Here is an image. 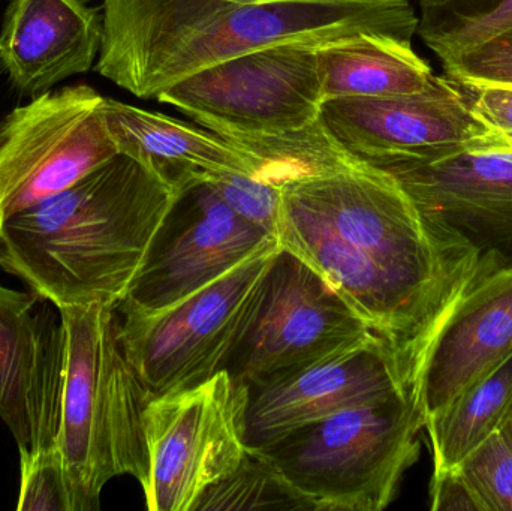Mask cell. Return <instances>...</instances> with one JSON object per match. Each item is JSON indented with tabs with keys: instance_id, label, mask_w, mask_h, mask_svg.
Here are the masks:
<instances>
[{
	"instance_id": "1",
	"label": "cell",
	"mask_w": 512,
	"mask_h": 511,
	"mask_svg": "<svg viewBox=\"0 0 512 511\" xmlns=\"http://www.w3.org/2000/svg\"><path fill=\"white\" fill-rule=\"evenodd\" d=\"M277 242L399 357L420 390L433 342L478 281V257L427 224L396 177L349 153L282 183Z\"/></svg>"
},
{
	"instance_id": "2",
	"label": "cell",
	"mask_w": 512,
	"mask_h": 511,
	"mask_svg": "<svg viewBox=\"0 0 512 511\" xmlns=\"http://www.w3.org/2000/svg\"><path fill=\"white\" fill-rule=\"evenodd\" d=\"M408 0H104L96 72L141 99L233 57L357 35L412 42Z\"/></svg>"
},
{
	"instance_id": "3",
	"label": "cell",
	"mask_w": 512,
	"mask_h": 511,
	"mask_svg": "<svg viewBox=\"0 0 512 511\" xmlns=\"http://www.w3.org/2000/svg\"><path fill=\"white\" fill-rule=\"evenodd\" d=\"M185 192L125 153L0 227V267L56 308L116 306Z\"/></svg>"
},
{
	"instance_id": "4",
	"label": "cell",
	"mask_w": 512,
	"mask_h": 511,
	"mask_svg": "<svg viewBox=\"0 0 512 511\" xmlns=\"http://www.w3.org/2000/svg\"><path fill=\"white\" fill-rule=\"evenodd\" d=\"M59 311L66 365L56 443L84 511H95L110 480H146L144 411L153 396L120 344L116 306Z\"/></svg>"
},
{
	"instance_id": "5",
	"label": "cell",
	"mask_w": 512,
	"mask_h": 511,
	"mask_svg": "<svg viewBox=\"0 0 512 511\" xmlns=\"http://www.w3.org/2000/svg\"><path fill=\"white\" fill-rule=\"evenodd\" d=\"M420 395L399 389L310 423L264 449L313 511H381L420 458Z\"/></svg>"
},
{
	"instance_id": "6",
	"label": "cell",
	"mask_w": 512,
	"mask_h": 511,
	"mask_svg": "<svg viewBox=\"0 0 512 511\" xmlns=\"http://www.w3.org/2000/svg\"><path fill=\"white\" fill-rule=\"evenodd\" d=\"M268 243L212 284L155 314L117 312L123 351L150 395L209 380L225 369L254 318L280 251Z\"/></svg>"
},
{
	"instance_id": "7",
	"label": "cell",
	"mask_w": 512,
	"mask_h": 511,
	"mask_svg": "<svg viewBox=\"0 0 512 511\" xmlns=\"http://www.w3.org/2000/svg\"><path fill=\"white\" fill-rule=\"evenodd\" d=\"M251 389L227 369L203 383L153 396L144 411L150 511H194L204 492L227 479L248 453Z\"/></svg>"
},
{
	"instance_id": "8",
	"label": "cell",
	"mask_w": 512,
	"mask_h": 511,
	"mask_svg": "<svg viewBox=\"0 0 512 511\" xmlns=\"http://www.w3.org/2000/svg\"><path fill=\"white\" fill-rule=\"evenodd\" d=\"M321 47L283 44L251 51L183 78L156 99L227 140L301 131L321 119Z\"/></svg>"
},
{
	"instance_id": "9",
	"label": "cell",
	"mask_w": 512,
	"mask_h": 511,
	"mask_svg": "<svg viewBox=\"0 0 512 511\" xmlns=\"http://www.w3.org/2000/svg\"><path fill=\"white\" fill-rule=\"evenodd\" d=\"M119 153L105 96L89 86L36 95L0 120V227Z\"/></svg>"
},
{
	"instance_id": "10",
	"label": "cell",
	"mask_w": 512,
	"mask_h": 511,
	"mask_svg": "<svg viewBox=\"0 0 512 511\" xmlns=\"http://www.w3.org/2000/svg\"><path fill=\"white\" fill-rule=\"evenodd\" d=\"M369 335L366 324L312 267L280 249L254 318L225 369L252 389Z\"/></svg>"
},
{
	"instance_id": "11",
	"label": "cell",
	"mask_w": 512,
	"mask_h": 511,
	"mask_svg": "<svg viewBox=\"0 0 512 511\" xmlns=\"http://www.w3.org/2000/svg\"><path fill=\"white\" fill-rule=\"evenodd\" d=\"M405 189L427 224L478 257V279L512 269V143L496 135L424 164L381 168Z\"/></svg>"
},
{
	"instance_id": "12",
	"label": "cell",
	"mask_w": 512,
	"mask_h": 511,
	"mask_svg": "<svg viewBox=\"0 0 512 511\" xmlns=\"http://www.w3.org/2000/svg\"><path fill=\"white\" fill-rule=\"evenodd\" d=\"M321 119L342 147L378 168L438 161L498 135L447 75L412 95L325 101Z\"/></svg>"
},
{
	"instance_id": "13",
	"label": "cell",
	"mask_w": 512,
	"mask_h": 511,
	"mask_svg": "<svg viewBox=\"0 0 512 511\" xmlns=\"http://www.w3.org/2000/svg\"><path fill=\"white\" fill-rule=\"evenodd\" d=\"M183 200L185 216L173 227L165 221L117 312L170 308L277 240L231 209L209 183L192 186Z\"/></svg>"
},
{
	"instance_id": "14",
	"label": "cell",
	"mask_w": 512,
	"mask_h": 511,
	"mask_svg": "<svg viewBox=\"0 0 512 511\" xmlns=\"http://www.w3.org/2000/svg\"><path fill=\"white\" fill-rule=\"evenodd\" d=\"M417 384L376 335L282 372L251 389L249 449H264L310 423Z\"/></svg>"
},
{
	"instance_id": "15",
	"label": "cell",
	"mask_w": 512,
	"mask_h": 511,
	"mask_svg": "<svg viewBox=\"0 0 512 511\" xmlns=\"http://www.w3.org/2000/svg\"><path fill=\"white\" fill-rule=\"evenodd\" d=\"M65 365L59 308L32 291L0 285V419L18 453L56 444Z\"/></svg>"
},
{
	"instance_id": "16",
	"label": "cell",
	"mask_w": 512,
	"mask_h": 511,
	"mask_svg": "<svg viewBox=\"0 0 512 511\" xmlns=\"http://www.w3.org/2000/svg\"><path fill=\"white\" fill-rule=\"evenodd\" d=\"M102 18L83 0H11L0 29V66L15 89L41 95L93 68Z\"/></svg>"
},
{
	"instance_id": "17",
	"label": "cell",
	"mask_w": 512,
	"mask_h": 511,
	"mask_svg": "<svg viewBox=\"0 0 512 511\" xmlns=\"http://www.w3.org/2000/svg\"><path fill=\"white\" fill-rule=\"evenodd\" d=\"M512 353V269L478 279L433 342L420 380L424 423Z\"/></svg>"
},
{
	"instance_id": "18",
	"label": "cell",
	"mask_w": 512,
	"mask_h": 511,
	"mask_svg": "<svg viewBox=\"0 0 512 511\" xmlns=\"http://www.w3.org/2000/svg\"><path fill=\"white\" fill-rule=\"evenodd\" d=\"M105 117L119 153L158 171L182 192L216 173L264 176L261 158L209 129L105 98Z\"/></svg>"
},
{
	"instance_id": "19",
	"label": "cell",
	"mask_w": 512,
	"mask_h": 511,
	"mask_svg": "<svg viewBox=\"0 0 512 511\" xmlns=\"http://www.w3.org/2000/svg\"><path fill=\"white\" fill-rule=\"evenodd\" d=\"M324 99L388 98L423 92L433 71L412 42L357 35L319 48Z\"/></svg>"
},
{
	"instance_id": "20",
	"label": "cell",
	"mask_w": 512,
	"mask_h": 511,
	"mask_svg": "<svg viewBox=\"0 0 512 511\" xmlns=\"http://www.w3.org/2000/svg\"><path fill=\"white\" fill-rule=\"evenodd\" d=\"M511 405L512 353L424 423L432 447L433 476L459 467L501 428Z\"/></svg>"
},
{
	"instance_id": "21",
	"label": "cell",
	"mask_w": 512,
	"mask_h": 511,
	"mask_svg": "<svg viewBox=\"0 0 512 511\" xmlns=\"http://www.w3.org/2000/svg\"><path fill=\"white\" fill-rule=\"evenodd\" d=\"M417 33L447 65L512 27V0H418Z\"/></svg>"
},
{
	"instance_id": "22",
	"label": "cell",
	"mask_w": 512,
	"mask_h": 511,
	"mask_svg": "<svg viewBox=\"0 0 512 511\" xmlns=\"http://www.w3.org/2000/svg\"><path fill=\"white\" fill-rule=\"evenodd\" d=\"M219 510H313V507L264 452L248 449L239 468L227 479L210 486L194 511Z\"/></svg>"
},
{
	"instance_id": "23",
	"label": "cell",
	"mask_w": 512,
	"mask_h": 511,
	"mask_svg": "<svg viewBox=\"0 0 512 511\" xmlns=\"http://www.w3.org/2000/svg\"><path fill=\"white\" fill-rule=\"evenodd\" d=\"M18 511H84L59 446L20 453Z\"/></svg>"
},
{
	"instance_id": "24",
	"label": "cell",
	"mask_w": 512,
	"mask_h": 511,
	"mask_svg": "<svg viewBox=\"0 0 512 511\" xmlns=\"http://www.w3.org/2000/svg\"><path fill=\"white\" fill-rule=\"evenodd\" d=\"M483 511H512V437L499 428L456 468Z\"/></svg>"
},
{
	"instance_id": "25",
	"label": "cell",
	"mask_w": 512,
	"mask_h": 511,
	"mask_svg": "<svg viewBox=\"0 0 512 511\" xmlns=\"http://www.w3.org/2000/svg\"><path fill=\"white\" fill-rule=\"evenodd\" d=\"M204 182L240 216L276 237L282 183L239 173L212 174Z\"/></svg>"
},
{
	"instance_id": "26",
	"label": "cell",
	"mask_w": 512,
	"mask_h": 511,
	"mask_svg": "<svg viewBox=\"0 0 512 511\" xmlns=\"http://www.w3.org/2000/svg\"><path fill=\"white\" fill-rule=\"evenodd\" d=\"M457 83L512 87V27L444 65Z\"/></svg>"
},
{
	"instance_id": "27",
	"label": "cell",
	"mask_w": 512,
	"mask_h": 511,
	"mask_svg": "<svg viewBox=\"0 0 512 511\" xmlns=\"http://www.w3.org/2000/svg\"><path fill=\"white\" fill-rule=\"evenodd\" d=\"M457 83V81H456ZM478 119L512 143V87L459 83Z\"/></svg>"
},
{
	"instance_id": "28",
	"label": "cell",
	"mask_w": 512,
	"mask_h": 511,
	"mask_svg": "<svg viewBox=\"0 0 512 511\" xmlns=\"http://www.w3.org/2000/svg\"><path fill=\"white\" fill-rule=\"evenodd\" d=\"M430 509L433 511H483L480 501L456 468L432 477Z\"/></svg>"
},
{
	"instance_id": "29",
	"label": "cell",
	"mask_w": 512,
	"mask_h": 511,
	"mask_svg": "<svg viewBox=\"0 0 512 511\" xmlns=\"http://www.w3.org/2000/svg\"><path fill=\"white\" fill-rule=\"evenodd\" d=\"M501 428L504 429V431H507L508 434H510L512 437V405L510 411H508L507 419L504 420V423H502Z\"/></svg>"
}]
</instances>
